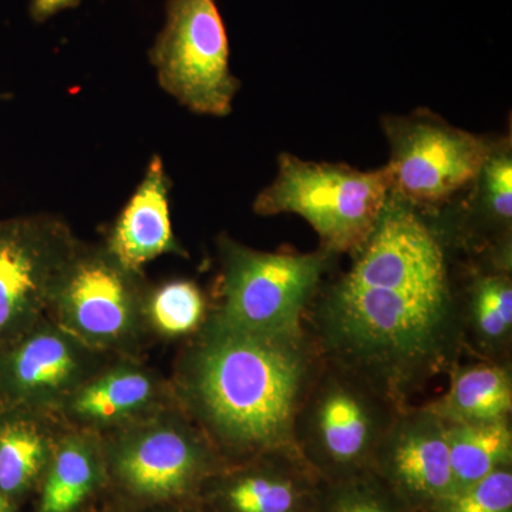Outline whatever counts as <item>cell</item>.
<instances>
[{
    "instance_id": "2e32d148",
    "label": "cell",
    "mask_w": 512,
    "mask_h": 512,
    "mask_svg": "<svg viewBox=\"0 0 512 512\" xmlns=\"http://www.w3.org/2000/svg\"><path fill=\"white\" fill-rule=\"evenodd\" d=\"M170 190L163 158L154 156L143 180L101 242L127 268L143 271L144 265L163 255L187 258V249L175 237L171 225Z\"/></svg>"
},
{
    "instance_id": "cb8c5ba5",
    "label": "cell",
    "mask_w": 512,
    "mask_h": 512,
    "mask_svg": "<svg viewBox=\"0 0 512 512\" xmlns=\"http://www.w3.org/2000/svg\"><path fill=\"white\" fill-rule=\"evenodd\" d=\"M82 0H30L29 13L33 22L43 23L63 10L74 9Z\"/></svg>"
},
{
    "instance_id": "484cf974",
    "label": "cell",
    "mask_w": 512,
    "mask_h": 512,
    "mask_svg": "<svg viewBox=\"0 0 512 512\" xmlns=\"http://www.w3.org/2000/svg\"><path fill=\"white\" fill-rule=\"evenodd\" d=\"M0 512H16L15 504L10 503L2 494H0Z\"/></svg>"
},
{
    "instance_id": "d6986e66",
    "label": "cell",
    "mask_w": 512,
    "mask_h": 512,
    "mask_svg": "<svg viewBox=\"0 0 512 512\" xmlns=\"http://www.w3.org/2000/svg\"><path fill=\"white\" fill-rule=\"evenodd\" d=\"M448 377L446 392L426 403L444 423L512 420V362H460Z\"/></svg>"
},
{
    "instance_id": "30bf717a",
    "label": "cell",
    "mask_w": 512,
    "mask_h": 512,
    "mask_svg": "<svg viewBox=\"0 0 512 512\" xmlns=\"http://www.w3.org/2000/svg\"><path fill=\"white\" fill-rule=\"evenodd\" d=\"M392 146V194L416 207L439 205L477 180L493 147L430 113L384 120Z\"/></svg>"
},
{
    "instance_id": "52a82bcc",
    "label": "cell",
    "mask_w": 512,
    "mask_h": 512,
    "mask_svg": "<svg viewBox=\"0 0 512 512\" xmlns=\"http://www.w3.org/2000/svg\"><path fill=\"white\" fill-rule=\"evenodd\" d=\"M144 271L117 261L103 244L80 241L53 291L47 318L111 356L141 357L150 345Z\"/></svg>"
},
{
    "instance_id": "d4e9b609",
    "label": "cell",
    "mask_w": 512,
    "mask_h": 512,
    "mask_svg": "<svg viewBox=\"0 0 512 512\" xmlns=\"http://www.w3.org/2000/svg\"><path fill=\"white\" fill-rule=\"evenodd\" d=\"M165 512H205L197 504L178 505V507L165 508Z\"/></svg>"
},
{
    "instance_id": "6da1fadb",
    "label": "cell",
    "mask_w": 512,
    "mask_h": 512,
    "mask_svg": "<svg viewBox=\"0 0 512 512\" xmlns=\"http://www.w3.org/2000/svg\"><path fill=\"white\" fill-rule=\"evenodd\" d=\"M346 274L323 282L305 316L322 356L366 373L404 403L463 360L450 249L390 192Z\"/></svg>"
},
{
    "instance_id": "5b68a950",
    "label": "cell",
    "mask_w": 512,
    "mask_h": 512,
    "mask_svg": "<svg viewBox=\"0 0 512 512\" xmlns=\"http://www.w3.org/2000/svg\"><path fill=\"white\" fill-rule=\"evenodd\" d=\"M220 275L211 312L225 322L262 335L305 329V316L336 255L325 249L265 252L227 234L217 238Z\"/></svg>"
},
{
    "instance_id": "4fadbf2b",
    "label": "cell",
    "mask_w": 512,
    "mask_h": 512,
    "mask_svg": "<svg viewBox=\"0 0 512 512\" xmlns=\"http://www.w3.org/2000/svg\"><path fill=\"white\" fill-rule=\"evenodd\" d=\"M322 480L296 448L227 464L202 485L205 512H316Z\"/></svg>"
},
{
    "instance_id": "277c9868",
    "label": "cell",
    "mask_w": 512,
    "mask_h": 512,
    "mask_svg": "<svg viewBox=\"0 0 512 512\" xmlns=\"http://www.w3.org/2000/svg\"><path fill=\"white\" fill-rule=\"evenodd\" d=\"M100 437L107 483L137 507L195 504L205 481L227 466L178 403Z\"/></svg>"
},
{
    "instance_id": "9c48e42d",
    "label": "cell",
    "mask_w": 512,
    "mask_h": 512,
    "mask_svg": "<svg viewBox=\"0 0 512 512\" xmlns=\"http://www.w3.org/2000/svg\"><path fill=\"white\" fill-rule=\"evenodd\" d=\"M79 242L59 215L0 220V350L46 318L57 281Z\"/></svg>"
},
{
    "instance_id": "ba28073f",
    "label": "cell",
    "mask_w": 512,
    "mask_h": 512,
    "mask_svg": "<svg viewBox=\"0 0 512 512\" xmlns=\"http://www.w3.org/2000/svg\"><path fill=\"white\" fill-rule=\"evenodd\" d=\"M148 56L161 89L192 113H231L241 83L229 69L227 29L215 0H167L164 28Z\"/></svg>"
},
{
    "instance_id": "3957f363",
    "label": "cell",
    "mask_w": 512,
    "mask_h": 512,
    "mask_svg": "<svg viewBox=\"0 0 512 512\" xmlns=\"http://www.w3.org/2000/svg\"><path fill=\"white\" fill-rule=\"evenodd\" d=\"M406 406L373 377L323 356L296 412L293 446L322 483L360 476Z\"/></svg>"
},
{
    "instance_id": "5bb4252c",
    "label": "cell",
    "mask_w": 512,
    "mask_h": 512,
    "mask_svg": "<svg viewBox=\"0 0 512 512\" xmlns=\"http://www.w3.org/2000/svg\"><path fill=\"white\" fill-rule=\"evenodd\" d=\"M170 379L137 356H111L64 402L56 416L66 427L97 436L133 426L175 406Z\"/></svg>"
},
{
    "instance_id": "8fae6325",
    "label": "cell",
    "mask_w": 512,
    "mask_h": 512,
    "mask_svg": "<svg viewBox=\"0 0 512 512\" xmlns=\"http://www.w3.org/2000/svg\"><path fill=\"white\" fill-rule=\"evenodd\" d=\"M110 357L46 316L0 350V406L56 414Z\"/></svg>"
},
{
    "instance_id": "7402d4cb",
    "label": "cell",
    "mask_w": 512,
    "mask_h": 512,
    "mask_svg": "<svg viewBox=\"0 0 512 512\" xmlns=\"http://www.w3.org/2000/svg\"><path fill=\"white\" fill-rule=\"evenodd\" d=\"M316 512H413L372 473L322 483Z\"/></svg>"
},
{
    "instance_id": "4316f807",
    "label": "cell",
    "mask_w": 512,
    "mask_h": 512,
    "mask_svg": "<svg viewBox=\"0 0 512 512\" xmlns=\"http://www.w3.org/2000/svg\"><path fill=\"white\" fill-rule=\"evenodd\" d=\"M9 96H6V94L0 93V101L8 99Z\"/></svg>"
},
{
    "instance_id": "7a4b0ae2",
    "label": "cell",
    "mask_w": 512,
    "mask_h": 512,
    "mask_svg": "<svg viewBox=\"0 0 512 512\" xmlns=\"http://www.w3.org/2000/svg\"><path fill=\"white\" fill-rule=\"evenodd\" d=\"M322 359L306 328L262 335L210 312L184 340L168 379L224 463L237 464L295 448L293 421Z\"/></svg>"
},
{
    "instance_id": "e0dca14e",
    "label": "cell",
    "mask_w": 512,
    "mask_h": 512,
    "mask_svg": "<svg viewBox=\"0 0 512 512\" xmlns=\"http://www.w3.org/2000/svg\"><path fill=\"white\" fill-rule=\"evenodd\" d=\"M63 429L55 413L0 406V494L10 503L39 487Z\"/></svg>"
},
{
    "instance_id": "8992f818",
    "label": "cell",
    "mask_w": 512,
    "mask_h": 512,
    "mask_svg": "<svg viewBox=\"0 0 512 512\" xmlns=\"http://www.w3.org/2000/svg\"><path fill=\"white\" fill-rule=\"evenodd\" d=\"M390 191L387 167L359 171L282 154L278 175L256 197L254 211L262 217L299 215L315 229L320 248L336 256L355 254L375 228Z\"/></svg>"
},
{
    "instance_id": "ac0fdd59",
    "label": "cell",
    "mask_w": 512,
    "mask_h": 512,
    "mask_svg": "<svg viewBox=\"0 0 512 512\" xmlns=\"http://www.w3.org/2000/svg\"><path fill=\"white\" fill-rule=\"evenodd\" d=\"M107 483L101 437L64 426L39 484V512H79Z\"/></svg>"
},
{
    "instance_id": "ffe728a7",
    "label": "cell",
    "mask_w": 512,
    "mask_h": 512,
    "mask_svg": "<svg viewBox=\"0 0 512 512\" xmlns=\"http://www.w3.org/2000/svg\"><path fill=\"white\" fill-rule=\"evenodd\" d=\"M454 490L512 467V420L446 423Z\"/></svg>"
},
{
    "instance_id": "44dd1931",
    "label": "cell",
    "mask_w": 512,
    "mask_h": 512,
    "mask_svg": "<svg viewBox=\"0 0 512 512\" xmlns=\"http://www.w3.org/2000/svg\"><path fill=\"white\" fill-rule=\"evenodd\" d=\"M210 312L207 296L190 279L148 286L144 316L151 340L184 342L201 329Z\"/></svg>"
},
{
    "instance_id": "9a60e30c",
    "label": "cell",
    "mask_w": 512,
    "mask_h": 512,
    "mask_svg": "<svg viewBox=\"0 0 512 512\" xmlns=\"http://www.w3.org/2000/svg\"><path fill=\"white\" fill-rule=\"evenodd\" d=\"M457 295L464 356L512 362L511 252L471 258Z\"/></svg>"
},
{
    "instance_id": "7c38bea8",
    "label": "cell",
    "mask_w": 512,
    "mask_h": 512,
    "mask_svg": "<svg viewBox=\"0 0 512 512\" xmlns=\"http://www.w3.org/2000/svg\"><path fill=\"white\" fill-rule=\"evenodd\" d=\"M373 474L409 510L429 512L454 490L446 423L427 404H407L373 457Z\"/></svg>"
},
{
    "instance_id": "603a6c76",
    "label": "cell",
    "mask_w": 512,
    "mask_h": 512,
    "mask_svg": "<svg viewBox=\"0 0 512 512\" xmlns=\"http://www.w3.org/2000/svg\"><path fill=\"white\" fill-rule=\"evenodd\" d=\"M429 512H512V467L456 488Z\"/></svg>"
}]
</instances>
